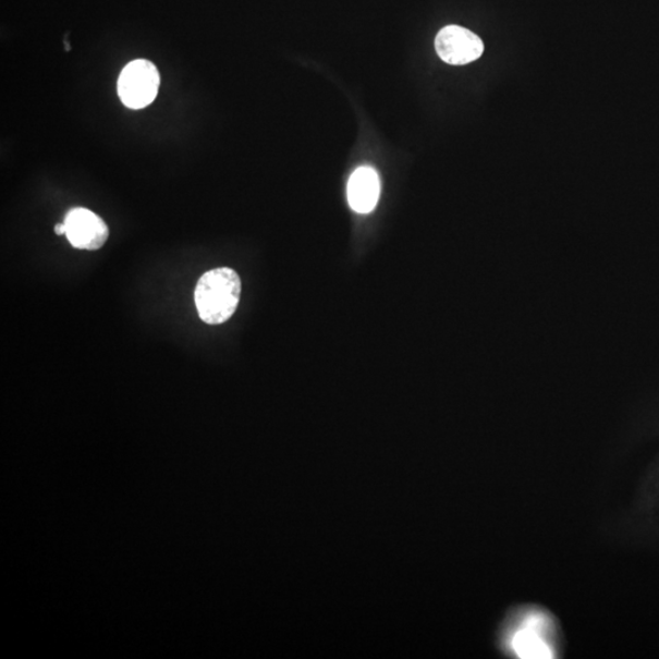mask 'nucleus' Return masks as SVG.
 Listing matches in <instances>:
<instances>
[{
  "instance_id": "nucleus-6",
  "label": "nucleus",
  "mask_w": 659,
  "mask_h": 659,
  "mask_svg": "<svg viewBox=\"0 0 659 659\" xmlns=\"http://www.w3.org/2000/svg\"><path fill=\"white\" fill-rule=\"evenodd\" d=\"M541 622L530 624L514 637V647L522 658H551V651L545 645L540 632Z\"/></svg>"
},
{
  "instance_id": "nucleus-1",
  "label": "nucleus",
  "mask_w": 659,
  "mask_h": 659,
  "mask_svg": "<svg viewBox=\"0 0 659 659\" xmlns=\"http://www.w3.org/2000/svg\"><path fill=\"white\" fill-rule=\"evenodd\" d=\"M239 273L230 268L209 270L195 290V302L200 320L208 326H220L235 314L241 298Z\"/></svg>"
},
{
  "instance_id": "nucleus-2",
  "label": "nucleus",
  "mask_w": 659,
  "mask_h": 659,
  "mask_svg": "<svg viewBox=\"0 0 659 659\" xmlns=\"http://www.w3.org/2000/svg\"><path fill=\"white\" fill-rule=\"evenodd\" d=\"M160 75L158 68L149 60L138 59L129 63L119 76L118 94L130 109H144L158 96Z\"/></svg>"
},
{
  "instance_id": "nucleus-3",
  "label": "nucleus",
  "mask_w": 659,
  "mask_h": 659,
  "mask_svg": "<svg viewBox=\"0 0 659 659\" xmlns=\"http://www.w3.org/2000/svg\"><path fill=\"white\" fill-rule=\"evenodd\" d=\"M436 52L444 63L465 65L478 60L484 53L480 37L461 26H446L435 39Z\"/></svg>"
},
{
  "instance_id": "nucleus-4",
  "label": "nucleus",
  "mask_w": 659,
  "mask_h": 659,
  "mask_svg": "<svg viewBox=\"0 0 659 659\" xmlns=\"http://www.w3.org/2000/svg\"><path fill=\"white\" fill-rule=\"evenodd\" d=\"M64 222L70 245L77 249L97 251L103 247L109 239L106 221L93 210L71 209Z\"/></svg>"
},
{
  "instance_id": "nucleus-5",
  "label": "nucleus",
  "mask_w": 659,
  "mask_h": 659,
  "mask_svg": "<svg viewBox=\"0 0 659 659\" xmlns=\"http://www.w3.org/2000/svg\"><path fill=\"white\" fill-rule=\"evenodd\" d=\"M380 178L369 167L353 172L347 186L350 206L361 215H367L377 207L380 198Z\"/></svg>"
},
{
  "instance_id": "nucleus-7",
  "label": "nucleus",
  "mask_w": 659,
  "mask_h": 659,
  "mask_svg": "<svg viewBox=\"0 0 659 659\" xmlns=\"http://www.w3.org/2000/svg\"><path fill=\"white\" fill-rule=\"evenodd\" d=\"M56 233L58 236L66 235L65 222H63V224H58L56 227Z\"/></svg>"
}]
</instances>
